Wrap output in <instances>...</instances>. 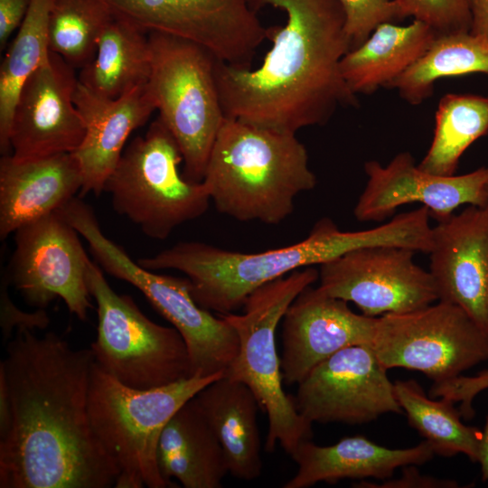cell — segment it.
Segmentation results:
<instances>
[{
	"instance_id": "obj_1",
	"label": "cell",
	"mask_w": 488,
	"mask_h": 488,
	"mask_svg": "<svg viewBox=\"0 0 488 488\" xmlns=\"http://www.w3.org/2000/svg\"><path fill=\"white\" fill-rule=\"evenodd\" d=\"M95 356L53 332L17 329L0 362L11 422L0 438V488H108L119 470L92 428Z\"/></svg>"
},
{
	"instance_id": "obj_2",
	"label": "cell",
	"mask_w": 488,
	"mask_h": 488,
	"mask_svg": "<svg viewBox=\"0 0 488 488\" xmlns=\"http://www.w3.org/2000/svg\"><path fill=\"white\" fill-rule=\"evenodd\" d=\"M249 3L256 12L277 8L286 20L269 27L272 46L258 67L217 61L216 81L227 117L296 134L324 125L341 107L358 105L340 69L352 46L338 0Z\"/></svg>"
},
{
	"instance_id": "obj_3",
	"label": "cell",
	"mask_w": 488,
	"mask_h": 488,
	"mask_svg": "<svg viewBox=\"0 0 488 488\" xmlns=\"http://www.w3.org/2000/svg\"><path fill=\"white\" fill-rule=\"evenodd\" d=\"M399 239V230L392 222L343 231L331 219L322 218L305 239L280 249L245 253L200 241H183L136 262L153 271L183 273L200 306L227 314L242 308L259 286L301 267L320 266L357 249L395 246Z\"/></svg>"
},
{
	"instance_id": "obj_4",
	"label": "cell",
	"mask_w": 488,
	"mask_h": 488,
	"mask_svg": "<svg viewBox=\"0 0 488 488\" xmlns=\"http://www.w3.org/2000/svg\"><path fill=\"white\" fill-rule=\"evenodd\" d=\"M308 160L296 134L226 117L202 182L221 213L279 224L293 212L296 196L316 185Z\"/></svg>"
},
{
	"instance_id": "obj_5",
	"label": "cell",
	"mask_w": 488,
	"mask_h": 488,
	"mask_svg": "<svg viewBox=\"0 0 488 488\" xmlns=\"http://www.w3.org/2000/svg\"><path fill=\"white\" fill-rule=\"evenodd\" d=\"M318 279L319 270L314 267L297 269L253 291L242 314H221L239 338L238 353L224 376L246 384L267 415L266 450L273 452L278 443L291 458L302 442L312 438L313 423L284 391L276 332L292 302Z\"/></svg>"
},
{
	"instance_id": "obj_6",
	"label": "cell",
	"mask_w": 488,
	"mask_h": 488,
	"mask_svg": "<svg viewBox=\"0 0 488 488\" xmlns=\"http://www.w3.org/2000/svg\"><path fill=\"white\" fill-rule=\"evenodd\" d=\"M224 376H192L137 389L93 364L89 415L98 439L117 465L116 488H166L157 465L161 433L173 415L208 384Z\"/></svg>"
},
{
	"instance_id": "obj_7",
	"label": "cell",
	"mask_w": 488,
	"mask_h": 488,
	"mask_svg": "<svg viewBox=\"0 0 488 488\" xmlns=\"http://www.w3.org/2000/svg\"><path fill=\"white\" fill-rule=\"evenodd\" d=\"M61 214L87 241L102 270L136 287L179 332L187 346L192 376L224 375L238 353V334L222 315L215 316L196 303L188 277L157 274L135 262L103 233L91 207L77 197Z\"/></svg>"
},
{
	"instance_id": "obj_8",
	"label": "cell",
	"mask_w": 488,
	"mask_h": 488,
	"mask_svg": "<svg viewBox=\"0 0 488 488\" xmlns=\"http://www.w3.org/2000/svg\"><path fill=\"white\" fill-rule=\"evenodd\" d=\"M151 72L146 89L159 119L177 142L183 177L202 182L226 117L215 69L219 60L205 47L172 34L148 32Z\"/></svg>"
},
{
	"instance_id": "obj_9",
	"label": "cell",
	"mask_w": 488,
	"mask_h": 488,
	"mask_svg": "<svg viewBox=\"0 0 488 488\" xmlns=\"http://www.w3.org/2000/svg\"><path fill=\"white\" fill-rule=\"evenodd\" d=\"M182 163L177 142L157 117L125 147L103 192L115 211L146 237L165 239L178 226L202 216L211 202L202 182L183 177Z\"/></svg>"
},
{
	"instance_id": "obj_10",
	"label": "cell",
	"mask_w": 488,
	"mask_h": 488,
	"mask_svg": "<svg viewBox=\"0 0 488 488\" xmlns=\"http://www.w3.org/2000/svg\"><path fill=\"white\" fill-rule=\"evenodd\" d=\"M88 284L98 314L97 338L90 348L102 370L137 389L192 377L187 346L174 327L153 322L130 296L116 293L93 261Z\"/></svg>"
},
{
	"instance_id": "obj_11",
	"label": "cell",
	"mask_w": 488,
	"mask_h": 488,
	"mask_svg": "<svg viewBox=\"0 0 488 488\" xmlns=\"http://www.w3.org/2000/svg\"><path fill=\"white\" fill-rule=\"evenodd\" d=\"M371 347L387 370L418 371L433 383L488 360V334L462 308L443 301L378 317Z\"/></svg>"
},
{
	"instance_id": "obj_12",
	"label": "cell",
	"mask_w": 488,
	"mask_h": 488,
	"mask_svg": "<svg viewBox=\"0 0 488 488\" xmlns=\"http://www.w3.org/2000/svg\"><path fill=\"white\" fill-rule=\"evenodd\" d=\"M79 236L59 211L14 232L15 248L5 271L28 305L45 309L61 298L71 314L87 319L93 308L88 284L92 261Z\"/></svg>"
},
{
	"instance_id": "obj_13",
	"label": "cell",
	"mask_w": 488,
	"mask_h": 488,
	"mask_svg": "<svg viewBox=\"0 0 488 488\" xmlns=\"http://www.w3.org/2000/svg\"><path fill=\"white\" fill-rule=\"evenodd\" d=\"M113 13L147 32L194 42L219 60L250 67L257 49L268 40L249 0H105Z\"/></svg>"
},
{
	"instance_id": "obj_14",
	"label": "cell",
	"mask_w": 488,
	"mask_h": 488,
	"mask_svg": "<svg viewBox=\"0 0 488 488\" xmlns=\"http://www.w3.org/2000/svg\"><path fill=\"white\" fill-rule=\"evenodd\" d=\"M415 253L394 246L352 250L320 265L318 286L371 317L425 307L438 301V294L430 272L415 263Z\"/></svg>"
},
{
	"instance_id": "obj_15",
	"label": "cell",
	"mask_w": 488,
	"mask_h": 488,
	"mask_svg": "<svg viewBox=\"0 0 488 488\" xmlns=\"http://www.w3.org/2000/svg\"><path fill=\"white\" fill-rule=\"evenodd\" d=\"M371 345L343 348L318 363L297 384V411L311 423L358 425L400 414L394 382Z\"/></svg>"
},
{
	"instance_id": "obj_16",
	"label": "cell",
	"mask_w": 488,
	"mask_h": 488,
	"mask_svg": "<svg viewBox=\"0 0 488 488\" xmlns=\"http://www.w3.org/2000/svg\"><path fill=\"white\" fill-rule=\"evenodd\" d=\"M74 68L50 51L47 60L26 80L14 109L10 155L19 160L73 153L86 132L73 95Z\"/></svg>"
},
{
	"instance_id": "obj_17",
	"label": "cell",
	"mask_w": 488,
	"mask_h": 488,
	"mask_svg": "<svg viewBox=\"0 0 488 488\" xmlns=\"http://www.w3.org/2000/svg\"><path fill=\"white\" fill-rule=\"evenodd\" d=\"M366 186L354 207L360 221H381L401 205L420 202L437 222L464 204L488 206V167L461 175H436L418 168L408 152L398 154L387 165L364 164Z\"/></svg>"
},
{
	"instance_id": "obj_18",
	"label": "cell",
	"mask_w": 488,
	"mask_h": 488,
	"mask_svg": "<svg viewBox=\"0 0 488 488\" xmlns=\"http://www.w3.org/2000/svg\"><path fill=\"white\" fill-rule=\"evenodd\" d=\"M377 320L354 313L348 302L319 286L306 287L282 319L283 382L298 384L314 367L343 348L371 345Z\"/></svg>"
},
{
	"instance_id": "obj_19",
	"label": "cell",
	"mask_w": 488,
	"mask_h": 488,
	"mask_svg": "<svg viewBox=\"0 0 488 488\" xmlns=\"http://www.w3.org/2000/svg\"><path fill=\"white\" fill-rule=\"evenodd\" d=\"M429 254L438 301L462 308L488 334V206L438 221Z\"/></svg>"
},
{
	"instance_id": "obj_20",
	"label": "cell",
	"mask_w": 488,
	"mask_h": 488,
	"mask_svg": "<svg viewBox=\"0 0 488 488\" xmlns=\"http://www.w3.org/2000/svg\"><path fill=\"white\" fill-rule=\"evenodd\" d=\"M73 100L86 127L80 145L72 153L83 177L80 193L99 195L122 155L127 138L147 122L156 110L155 106L146 84L110 99L78 81Z\"/></svg>"
},
{
	"instance_id": "obj_21",
	"label": "cell",
	"mask_w": 488,
	"mask_h": 488,
	"mask_svg": "<svg viewBox=\"0 0 488 488\" xmlns=\"http://www.w3.org/2000/svg\"><path fill=\"white\" fill-rule=\"evenodd\" d=\"M83 177L72 153L0 160V238L57 212L80 192Z\"/></svg>"
},
{
	"instance_id": "obj_22",
	"label": "cell",
	"mask_w": 488,
	"mask_h": 488,
	"mask_svg": "<svg viewBox=\"0 0 488 488\" xmlns=\"http://www.w3.org/2000/svg\"><path fill=\"white\" fill-rule=\"evenodd\" d=\"M435 455L424 440L408 448H389L363 436H346L331 446L302 442L292 457L297 471L284 488H308L320 482L335 483L343 479L386 480L406 465H421Z\"/></svg>"
},
{
	"instance_id": "obj_23",
	"label": "cell",
	"mask_w": 488,
	"mask_h": 488,
	"mask_svg": "<svg viewBox=\"0 0 488 488\" xmlns=\"http://www.w3.org/2000/svg\"><path fill=\"white\" fill-rule=\"evenodd\" d=\"M157 465L169 487L176 479L184 488H221L229 473L223 448L193 398L164 427Z\"/></svg>"
},
{
	"instance_id": "obj_24",
	"label": "cell",
	"mask_w": 488,
	"mask_h": 488,
	"mask_svg": "<svg viewBox=\"0 0 488 488\" xmlns=\"http://www.w3.org/2000/svg\"><path fill=\"white\" fill-rule=\"evenodd\" d=\"M193 399L223 448L229 473L244 481L258 478L262 472L259 404L253 391L243 382L222 376Z\"/></svg>"
},
{
	"instance_id": "obj_25",
	"label": "cell",
	"mask_w": 488,
	"mask_h": 488,
	"mask_svg": "<svg viewBox=\"0 0 488 488\" xmlns=\"http://www.w3.org/2000/svg\"><path fill=\"white\" fill-rule=\"evenodd\" d=\"M436 36L431 27L415 19L408 25L381 23L343 56L342 76L355 95L389 88L427 51Z\"/></svg>"
},
{
	"instance_id": "obj_26",
	"label": "cell",
	"mask_w": 488,
	"mask_h": 488,
	"mask_svg": "<svg viewBox=\"0 0 488 488\" xmlns=\"http://www.w3.org/2000/svg\"><path fill=\"white\" fill-rule=\"evenodd\" d=\"M151 72L148 32L114 14L98 41L93 59L79 81L93 92L117 99L145 85Z\"/></svg>"
},
{
	"instance_id": "obj_27",
	"label": "cell",
	"mask_w": 488,
	"mask_h": 488,
	"mask_svg": "<svg viewBox=\"0 0 488 488\" xmlns=\"http://www.w3.org/2000/svg\"><path fill=\"white\" fill-rule=\"evenodd\" d=\"M471 73L488 75V41L470 32L443 34L389 88L418 105L433 94L437 80Z\"/></svg>"
},
{
	"instance_id": "obj_28",
	"label": "cell",
	"mask_w": 488,
	"mask_h": 488,
	"mask_svg": "<svg viewBox=\"0 0 488 488\" xmlns=\"http://www.w3.org/2000/svg\"><path fill=\"white\" fill-rule=\"evenodd\" d=\"M394 391L408 424L430 445L435 455L451 457L464 454L477 463L482 430L465 425L453 402L427 397L415 380H396Z\"/></svg>"
},
{
	"instance_id": "obj_29",
	"label": "cell",
	"mask_w": 488,
	"mask_h": 488,
	"mask_svg": "<svg viewBox=\"0 0 488 488\" xmlns=\"http://www.w3.org/2000/svg\"><path fill=\"white\" fill-rule=\"evenodd\" d=\"M52 0H31L27 14L0 67V151L11 153L9 136L14 109L26 80L50 54L48 23Z\"/></svg>"
},
{
	"instance_id": "obj_30",
	"label": "cell",
	"mask_w": 488,
	"mask_h": 488,
	"mask_svg": "<svg viewBox=\"0 0 488 488\" xmlns=\"http://www.w3.org/2000/svg\"><path fill=\"white\" fill-rule=\"evenodd\" d=\"M487 133L488 97L446 94L436 111L430 147L418 166L428 174L453 175L464 152Z\"/></svg>"
},
{
	"instance_id": "obj_31",
	"label": "cell",
	"mask_w": 488,
	"mask_h": 488,
	"mask_svg": "<svg viewBox=\"0 0 488 488\" xmlns=\"http://www.w3.org/2000/svg\"><path fill=\"white\" fill-rule=\"evenodd\" d=\"M114 13L105 0H52L48 43L74 69L94 57L101 32Z\"/></svg>"
},
{
	"instance_id": "obj_32",
	"label": "cell",
	"mask_w": 488,
	"mask_h": 488,
	"mask_svg": "<svg viewBox=\"0 0 488 488\" xmlns=\"http://www.w3.org/2000/svg\"><path fill=\"white\" fill-rule=\"evenodd\" d=\"M401 19L412 17L443 35L470 32V0H391Z\"/></svg>"
},
{
	"instance_id": "obj_33",
	"label": "cell",
	"mask_w": 488,
	"mask_h": 488,
	"mask_svg": "<svg viewBox=\"0 0 488 488\" xmlns=\"http://www.w3.org/2000/svg\"><path fill=\"white\" fill-rule=\"evenodd\" d=\"M345 16L352 49L361 44L380 24L402 21L391 0H338ZM351 49V50H352Z\"/></svg>"
},
{
	"instance_id": "obj_34",
	"label": "cell",
	"mask_w": 488,
	"mask_h": 488,
	"mask_svg": "<svg viewBox=\"0 0 488 488\" xmlns=\"http://www.w3.org/2000/svg\"><path fill=\"white\" fill-rule=\"evenodd\" d=\"M488 389V369L479 371L474 376L460 375L443 382L433 383L429 389L431 398L447 399L453 403L459 402L462 418L470 419L474 416L473 401L474 398Z\"/></svg>"
},
{
	"instance_id": "obj_35",
	"label": "cell",
	"mask_w": 488,
	"mask_h": 488,
	"mask_svg": "<svg viewBox=\"0 0 488 488\" xmlns=\"http://www.w3.org/2000/svg\"><path fill=\"white\" fill-rule=\"evenodd\" d=\"M10 285L6 271L1 274L0 282V326L3 342L6 343L14 329H45L50 324V318L45 309L34 312H24L19 309L8 294Z\"/></svg>"
},
{
	"instance_id": "obj_36",
	"label": "cell",
	"mask_w": 488,
	"mask_h": 488,
	"mask_svg": "<svg viewBox=\"0 0 488 488\" xmlns=\"http://www.w3.org/2000/svg\"><path fill=\"white\" fill-rule=\"evenodd\" d=\"M418 465L401 467V474L398 478H389L381 483L361 480L354 483L359 488H456L459 483L452 479L437 478L422 474Z\"/></svg>"
},
{
	"instance_id": "obj_37",
	"label": "cell",
	"mask_w": 488,
	"mask_h": 488,
	"mask_svg": "<svg viewBox=\"0 0 488 488\" xmlns=\"http://www.w3.org/2000/svg\"><path fill=\"white\" fill-rule=\"evenodd\" d=\"M31 0H0V46L5 48L13 33L22 24Z\"/></svg>"
},
{
	"instance_id": "obj_38",
	"label": "cell",
	"mask_w": 488,
	"mask_h": 488,
	"mask_svg": "<svg viewBox=\"0 0 488 488\" xmlns=\"http://www.w3.org/2000/svg\"><path fill=\"white\" fill-rule=\"evenodd\" d=\"M470 33L488 41V0H470Z\"/></svg>"
},
{
	"instance_id": "obj_39",
	"label": "cell",
	"mask_w": 488,
	"mask_h": 488,
	"mask_svg": "<svg viewBox=\"0 0 488 488\" xmlns=\"http://www.w3.org/2000/svg\"><path fill=\"white\" fill-rule=\"evenodd\" d=\"M11 422V405L7 382L0 369V438L5 436Z\"/></svg>"
},
{
	"instance_id": "obj_40",
	"label": "cell",
	"mask_w": 488,
	"mask_h": 488,
	"mask_svg": "<svg viewBox=\"0 0 488 488\" xmlns=\"http://www.w3.org/2000/svg\"><path fill=\"white\" fill-rule=\"evenodd\" d=\"M477 463L481 466L483 480L488 482V418L482 430Z\"/></svg>"
}]
</instances>
